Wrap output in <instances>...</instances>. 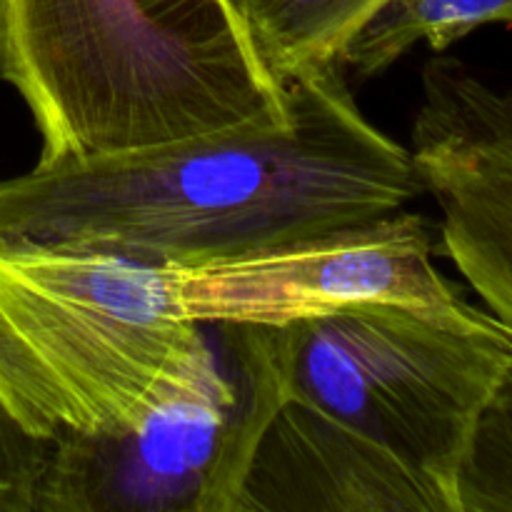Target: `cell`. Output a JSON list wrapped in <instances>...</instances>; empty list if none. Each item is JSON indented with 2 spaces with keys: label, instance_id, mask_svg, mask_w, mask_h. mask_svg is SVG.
I'll use <instances>...</instances> for the list:
<instances>
[{
  "label": "cell",
  "instance_id": "6da1fadb",
  "mask_svg": "<svg viewBox=\"0 0 512 512\" xmlns=\"http://www.w3.org/2000/svg\"><path fill=\"white\" fill-rule=\"evenodd\" d=\"M290 120L0 180V248H80L200 265L363 225L425 193L405 145L370 123L340 60L288 78Z\"/></svg>",
  "mask_w": 512,
  "mask_h": 512
},
{
  "label": "cell",
  "instance_id": "30bf717a",
  "mask_svg": "<svg viewBox=\"0 0 512 512\" xmlns=\"http://www.w3.org/2000/svg\"><path fill=\"white\" fill-rule=\"evenodd\" d=\"M260 55L280 80L338 60L350 35L388 0H235Z\"/></svg>",
  "mask_w": 512,
  "mask_h": 512
},
{
  "label": "cell",
  "instance_id": "9c48e42d",
  "mask_svg": "<svg viewBox=\"0 0 512 512\" xmlns=\"http://www.w3.org/2000/svg\"><path fill=\"white\" fill-rule=\"evenodd\" d=\"M512 25V0H388L340 48V65L375 78L415 43L445 53L480 25Z\"/></svg>",
  "mask_w": 512,
  "mask_h": 512
},
{
  "label": "cell",
  "instance_id": "8fae6325",
  "mask_svg": "<svg viewBox=\"0 0 512 512\" xmlns=\"http://www.w3.org/2000/svg\"><path fill=\"white\" fill-rule=\"evenodd\" d=\"M455 500L458 512H512V363L470 430Z\"/></svg>",
  "mask_w": 512,
  "mask_h": 512
},
{
  "label": "cell",
  "instance_id": "8992f818",
  "mask_svg": "<svg viewBox=\"0 0 512 512\" xmlns=\"http://www.w3.org/2000/svg\"><path fill=\"white\" fill-rule=\"evenodd\" d=\"M435 230L410 210L200 265H160L170 308L198 323L288 325L363 303L463 293L435 265Z\"/></svg>",
  "mask_w": 512,
  "mask_h": 512
},
{
  "label": "cell",
  "instance_id": "ba28073f",
  "mask_svg": "<svg viewBox=\"0 0 512 512\" xmlns=\"http://www.w3.org/2000/svg\"><path fill=\"white\" fill-rule=\"evenodd\" d=\"M235 512H458L443 488L298 398L278 400L250 453Z\"/></svg>",
  "mask_w": 512,
  "mask_h": 512
},
{
  "label": "cell",
  "instance_id": "277c9868",
  "mask_svg": "<svg viewBox=\"0 0 512 512\" xmlns=\"http://www.w3.org/2000/svg\"><path fill=\"white\" fill-rule=\"evenodd\" d=\"M265 330L283 395L378 443L458 510L460 458L512 363V328L460 293L440 303H363Z\"/></svg>",
  "mask_w": 512,
  "mask_h": 512
},
{
  "label": "cell",
  "instance_id": "3957f363",
  "mask_svg": "<svg viewBox=\"0 0 512 512\" xmlns=\"http://www.w3.org/2000/svg\"><path fill=\"white\" fill-rule=\"evenodd\" d=\"M223 368L218 325L173 313L160 265L0 248V410L28 438H120Z\"/></svg>",
  "mask_w": 512,
  "mask_h": 512
},
{
  "label": "cell",
  "instance_id": "52a82bcc",
  "mask_svg": "<svg viewBox=\"0 0 512 512\" xmlns=\"http://www.w3.org/2000/svg\"><path fill=\"white\" fill-rule=\"evenodd\" d=\"M410 138L415 173L443 213L440 250L512 328V83L438 53Z\"/></svg>",
  "mask_w": 512,
  "mask_h": 512
},
{
  "label": "cell",
  "instance_id": "7a4b0ae2",
  "mask_svg": "<svg viewBox=\"0 0 512 512\" xmlns=\"http://www.w3.org/2000/svg\"><path fill=\"white\" fill-rule=\"evenodd\" d=\"M0 80L38 160L95 158L290 120L235 0H0Z\"/></svg>",
  "mask_w": 512,
  "mask_h": 512
},
{
  "label": "cell",
  "instance_id": "7c38bea8",
  "mask_svg": "<svg viewBox=\"0 0 512 512\" xmlns=\"http://www.w3.org/2000/svg\"><path fill=\"white\" fill-rule=\"evenodd\" d=\"M43 443L28 438L0 410V512H35Z\"/></svg>",
  "mask_w": 512,
  "mask_h": 512
},
{
  "label": "cell",
  "instance_id": "5b68a950",
  "mask_svg": "<svg viewBox=\"0 0 512 512\" xmlns=\"http://www.w3.org/2000/svg\"><path fill=\"white\" fill-rule=\"evenodd\" d=\"M225 368L108 440L43 445L35 512H235L250 453L283 398L265 325L215 323Z\"/></svg>",
  "mask_w": 512,
  "mask_h": 512
}]
</instances>
